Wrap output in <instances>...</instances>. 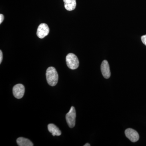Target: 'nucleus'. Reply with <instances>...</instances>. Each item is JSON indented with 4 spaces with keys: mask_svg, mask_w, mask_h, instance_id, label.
Instances as JSON below:
<instances>
[{
    "mask_svg": "<svg viewBox=\"0 0 146 146\" xmlns=\"http://www.w3.org/2000/svg\"><path fill=\"white\" fill-rule=\"evenodd\" d=\"M46 78L49 85L52 86L56 85L58 81V76L55 68L53 67H49L46 72Z\"/></svg>",
    "mask_w": 146,
    "mask_h": 146,
    "instance_id": "nucleus-1",
    "label": "nucleus"
},
{
    "mask_svg": "<svg viewBox=\"0 0 146 146\" xmlns=\"http://www.w3.org/2000/svg\"><path fill=\"white\" fill-rule=\"evenodd\" d=\"M66 63L68 68L71 70H75L78 68L79 61L75 54L69 53L66 57Z\"/></svg>",
    "mask_w": 146,
    "mask_h": 146,
    "instance_id": "nucleus-2",
    "label": "nucleus"
},
{
    "mask_svg": "<svg viewBox=\"0 0 146 146\" xmlns=\"http://www.w3.org/2000/svg\"><path fill=\"white\" fill-rule=\"evenodd\" d=\"M76 111L74 106H72L69 112L66 114V120L69 127L73 128L75 125Z\"/></svg>",
    "mask_w": 146,
    "mask_h": 146,
    "instance_id": "nucleus-3",
    "label": "nucleus"
},
{
    "mask_svg": "<svg viewBox=\"0 0 146 146\" xmlns=\"http://www.w3.org/2000/svg\"><path fill=\"white\" fill-rule=\"evenodd\" d=\"M50 29L46 23H42L38 27L36 32V35L40 39H43L49 33Z\"/></svg>",
    "mask_w": 146,
    "mask_h": 146,
    "instance_id": "nucleus-4",
    "label": "nucleus"
},
{
    "mask_svg": "<svg viewBox=\"0 0 146 146\" xmlns=\"http://www.w3.org/2000/svg\"><path fill=\"white\" fill-rule=\"evenodd\" d=\"M25 92V86L23 84H18L13 86V94L16 98L20 99L23 97Z\"/></svg>",
    "mask_w": 146,
    "mask_h": 146,
    "instance_id": "nucleus-5",
    "label": "nucleus"
},
{
    "mask_svg": "<svg viewBox=\"0 0 146 146\" xmlns=\"http://www.w3.org/2000/svg\"><path fill=\"white\" fill-rule=\"evenodd\" d=\"M125 133L126 136L133 143H135L139 140V134L137 131L134 129L131 128H128L125 130Z\"/></svg>",
    "mask_w": 146,
    "mask_h": 146,
    "instance_id": "nucleus-6",
    "label": "nucleus"
},
{
    "mask_svg": "<svg viewBox=\"0 0 146 146\" xmlns=\"http://www.w3.org/2000/svg\"><path fill=\"white\" fill-rule=\"evenodd\" d=\"M101 70L102 74L104 78L108 79L110 77L111 73L110 70L109 64L107 60H104L102 62L101 65Z\"/></svg>",
    "mask_w": 146,
    "mask_h": 146,
    "instance_id": "nucleus-7",
    "label": "nucleus"
},
{
    "mask_svg": "<svg viewBox=\"0 0 146 146\" xmlns=\"http://www.w3.org/2000/svg\"><path fill=\"white\" fill-rule=\"evenodd\" d=\"M65 9L69 11L74 10L76 6V0H63Z\"/></svg>",
    "mask_w": 146,
    "mask_h": 146,
    "instance_id": "nucleus-8",
    "label": "nucleus"
},
{
    "mask_svg": "<svg viewBox=\"0 0 146 146\" xmlns=\"http://www.w3.org/2000/svg\"><path fill=\"white\" fill-rule=\"evenodd\" d=\"M48 130L50 133H52L53 136H59L61 135V132L56 125L54 124L51 123L48 126Z\"/></svg>",
    "mask_w": 146,
    "mask_h": 146,
    "instance_id": "nucleus-9",
    "label": "nucleus"
},
{
    "mask_svg": "<svg viewBox=\"0 0 146 146\" xmlns=\"http://www.w3.org/2000/svg\"><path fill=\"white\" fill-rule=\"evenodd\" d=\"M17 144L19 146H33L34 145L30 140L23 137H20L17 139Z\"/></svg>",
    "mask_w": 146,
    "mask_h": 146,
    "instance_id": "nucleus-10",
    "label": "nucleus"
},
{
    "mask_svg": "<svg viewBox=\"0 0 146 146\" xmlns=\"http://www.w3.org/2000/svg\"><path fill=\"white\" fill-rule=\"evenodd\" d=\"M141 40L144 44L146 46V35L141 36Z\"/></svg>",
    "mask_w": 146,
    "mask_h": 146,
    "instance_id": "nucleus-11",
    "label": "nucleus"
},
{
    "mask_svg": "<svg viewBox=\"0 0 146 146\" xmlns=\"http://www.w3.org/2000/svg\"><path fill=\"white\" fill-rule=\"evenodd\" d=\"M4 19V16L2 14H0V24H1Z\"/></svg>",
    "mask_w": 146,
    "mask_h": 146,
    "instance_id": "nucleus-12",
    "label": "nucleus"
},
{
    "mask_svg": "<svg viewBox=\"0 0 146 146\" xmlns=\"http://www.w3.org/2000/svg\"><path fill=\"white\" fill-rule=\"evenodd\" d=\"M3 53L2 51L0 50V63H1L2 61L3 60Z\"/></svg>",
    "mask_w": 146,
    "mask_h": 146,
    "instance_id": "nucleus-13",
    "label": "nucleus"
},
{
    "mask_svg": "<svg viewBox=\"0 0 146 146\" xmlns=\"http://www.w3.org/2000/svg\"><path fill=\"white\" fill-rule=\"evenodd\" d=\"M84 146H91V145H90V144H89V143H86V144H85V145H84Z\"/></svg>",
    "mask_w": 146,
    "mask_h": 146,
    "instance_id": "nucleus-14",
    "label": "nucleus"
}]
</instances>
